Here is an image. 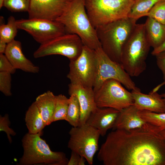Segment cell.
Listing matches in <instances>:
<instances>
[{
    "mask_svg": "<svg viewBox=\"0 0 165 165\" xmlns=\"http://www.w3.org/2000/svg\"><path fill=\"white\" fill-rule=\"evenodd\" d=\"M97 158L104 165H165V141L157 131L115 129L101 145Z\"/></svg>",
    "mask_w": 165,
    "mask_h": 165,
    "instance_id": "cell-1",
    "label": "cell"
},
{
    "mask_svg": "<svg viewBox=\"0 0 165 165\" xmlns=\"http://www.w3.org/2000/svg\"><path fill=\"white\" fill-rule=\"evenodd\" d=\"M85 2L72 0L67 10L56 20L64 25L66 33L77 35L84 45L96 50L101 46L87 13Z\"/></svg>",
    "mask_w": 165,
    "mask_h": 165,
    "instance_id": "cell-2",
    "label": "cell"
},
{
    "mask_svg": "<svg viewBox=\"0 0 165 165\" xmlns=\"http://www.w3.org/2000/svg\"><path fill=\"white\" fill-rule=\"evenodd\" d=\"M137 21L127 17L95 28L102 50L112 61L121 64L123 47Z\"/></svg>",
    "mask_w": 165,
    "mask_h": 165,
    "instance_id": "cell-3",
    "label": "cell"
},
{
    "mask_svg": "<svg viewBox=\"0 0 165 165\" xmlns=\"http://www.w3.org/2000/svg\"><path fill=\"white\" fill-rule=\"evenodd\" d=\"M150 47L145 37L144 24H136L121 55V64L130 76H138L146 70Z\"/></svg>",
    "mask_w": 165,
    "mask_h": 165,
    "instance_id": "cell-4",
    "label": "cell"
},
{
    "mask_svg": "<svg viewBox=\"0 0 165 165\" xmlns=\"http://www.w3.org/2000/svg\"><path fill=\"white\" fill-rule=\"evenodd\" d=\"M42 133H28L23 137L22 145L23 154L19 160V164L32 165H67L69 160L63 152L51 150L41 136Z\"/></svg>",
    "mask_w": 165,
    "mask_h": 165,
    "instance_id": "cell-5",
    "label": "cell"
},
{
    "mask_svg": "<svg viewBox=\"0 0 165 165\" xmlns=\"http://www.w3.org/2000/svg\"><path fill=\"white\" fill-rule=\"evenodd\" d=\"M134 0H85L86 11L93 26L128 17Z\"/></svg>",
    "mask_w": 165,
    "mask_h": 165,
    "instance_id": "cell-6",
    "label": "cell"
},
{
    "mask_svg": "<svg viewBox=\"0 0 165 165\" xmlns=\"http://www.w3.org/2000/svg\"><path fill=\"white\" fill-rule=\"evenodd\" d=\"M67 77L70 83L93 88L97 73L95 50L84 45L82 52L75 60L70 61Z\"/></svg>",
    "mask_w": 165,
    "mask_h": 165,
    "instance_id": "cell-7",
    "label": "cell"
},
{
    "mask_svg": "<svg viewBox=\"0 0 165 165\" xmlns=\"http://www.w3.org/2000/svg\"><path fill=\"white\" fill-rule=\"evenodd\" d=\"M69 134L70 137L68 148L84 157L89 165H92L94 155L98 150V141L101 136L99 131L85 124L72 127Z\"/></svg>",
    "mask_w": 165,
    "mask_h": 165,
    "instance_id": "cell-8",
    "label": "cell"
},
{
    "mask_svg": "<svg viewBox=\"0 0 165 165\" xmlns=\"http://www.w3.org/2000/svg\"><path fill=\"white\" fill-rule=\"evenodd\" d=\"M96 105L99 108H111L119 111L134 105L131 92L118 81L108 79L94 91Z\"/></svg>",
    "mask_w": 165,
    "mask_h": 165,
    "instance_id": "cell-9",
    "label": "cell"
},
{
    "mask_svg": "<svg viewBox=\"0 0 165 165\" xmlns=\"http://www.w3.org/2000/svg\"><path fill=\"white\" fill-rule=\"evenodd\" d=\"M84 45L77 35L66 33L43 44H40L34 52L35 58L53 55H60L70 61L77 59L81 54Z\"/></svg>",
    "mask_w": 165,
    "mask_h": 165,
    "instance_id": "cell-10",
    "label": "cell"
},
{
    "mask_svg": "<svg viewBox=\"0 0 165 165\" xmlns=\"http://www.w3.org/2000/svg\"><path fill=\"white\" fill-rule=\"evenodd\" d=\"M95 51L97 73L93 88L94 91L97 90L104 82L109 79L118 81L129 90H132L137 87L121 64L112 60L104 53L101 47Z\"/></svg>",
    "mask_w": 165,
    "mask_h": 165,
    "instance_id": "cell-11",
    "label": "cell"
},
{
    "mask_svg": "<svg viewBox=\"0 0 165 165\" xmlns=\"http://www.w3.org/2000/svg\"><path fill=\"white\" fill-rule=\"evenodd\" d=\"M16 24L18 29L28 32L40 44L66 33L64 25L56 20L28 18L17 20Z\"/></svg>",
    "mask_w": 165,
    "mask_h": 165,
    "instance_id": "cell-12",
    "label": "cell"
},
{
    "mask_svg": "<svg viewBox=\"0 0 165 165\" xmlns=\"http://www.w3.org/2000/svg\"><path fill=\"white\" fill-rule=\"evenodd\" d=\"M72 0H30L28 18L55 20L68 8Z\"/></svg>",
    "mask_w": 165,
    "mask_h": 165,
    "instance_id": "cell-13",
    "label": "cell"
},
{
    "mask_svg": "<svg viewBox=\"0 0 165 165\" xmlns=\"http://www.w3.org/2000/svg\"><path fill=\"white\" fill-rule=\"evenodd\" d=\"M139 111L134 105L121 110L113 129L126 130L142 129L160 132L157 127L143 119L138 113Z\"/></svg>",
    "mask_w": 165,
    "mask_h": 165,
    "instance_id": "cell-14",
    "label": "cell"
},
{
    "mask_svg": "<svg viewBox=\"0 0 165 165\" xmlns=\"http://www.w3.org/2000/svg\"><path fill=\"white\" fill-rule=\"evenodd\" d=\"M68 91L70 96L75 94L77 96L81 110L79 126L83 125L90 114L97 108L93 89L80 84L70 83L68 85Z\"/></svg>",
    "mask_w": 165,
    "mask_h": 165,
    "instance_id": "cell-15",
    "label": "cell"
},
{
    "mask_svg": "<svg viewBox=\"0 0 165 165\" xmlns=\"http://www.w3.org/2000/svg\"><path fill=\"white\" fill-rule=\"evenodd\" d=\"M119 112L112 108L97 107L90 114L85 124L97 129L101 136H104L109 129L113 128Z\"/></svg>",
    "mask_w": 165,
    "mask_h": 165,
    "instance_id": "cell-16",
    "label": "cell"
},
{
    "mask_svg": "<svg viewBox=\"0 0 165 165\" xmlns=\"http://www.w3.org/2000/svg\"><path fill=\"white\" fill-rule=\"evenodd\" d=\"M134 105L139 110H147L156 113L165 112V103L161 94L157 90L148 94L143 93L137 87L131 92Z\"/></svg>",
    "mask_w": 165,
    "mask_h": 165,
    "instance_id": "cell-17",
    "label": "cell"
},
{
    "mask_svg": "<svg viewBox=\"0 0 165 165\" xmlns=\"http://www.w3.org/2000/svg\"><path fill=\"white\" fill-rule=\"evenodd\" d=\"M5 54L16 69L32 73L39 72V67L33 64L24 54L20 41L14 39L8 43Z\"/></svg>",
    "mask_w": 165,
    "mask_h": 165,
    "instance_id": "cell-18",
    "label": "cell"
},
{
    "mask_svg": "<svg viewBox=\"0 0 165 165\" xmlns=\"http://www.w3.org/2000/svg\"><path fill=\"white\" fill-rule=\"evenodd\" d=\"M144 25L145 37L151 47L157 48L165 40V24L148 17Z\"/></svg>",
    "mask_w": 165,
    "mask_h": 165,
    "instance_id": "cell-19",
    "label": "cell"
},
{
    "mask_svg": "<svg viewBox=\"0 0 165 165\" xmlns=\"http://www.w3.org/2000/svg\"><path fill=\"white\" fill-rule=\"evenodd\" d=\"M56 95L48 90L39 95L35 101L46 126L53 122Z\"/></svg>",
    "mask_w": 165,
    "mask_h": 165,
    "instance_id": "cell-20",
    "label": "cell"
},
{
    "mask_svg": "<svg viewBox=\"0 0 165 165\" xmlns=\"http://www.w3.org/2000/svg\"><path fill=\"white\" fill-rule=\"evenodd\" d=\"M25 121L28 133L31 134L42 133L43 130L46 126L35 101L26 111Z\"/></svg>",
    "mask_w": 165,
    "mask_h": 165,
    "instance_id": "cell-21",
    "label": "cell"
},
{
    "mask_svg": "<svg viewBox=\"0 0 165 165\" xmlns=\"http://www.w3.org/2000/svg\"><path fill=\"white\" fill-rule=\"evenodd\" d=\"M128 17L137 20L140 18L147 16L152 7L162 0H134Z\"/></svg>",
    "mask_w": 165,
    "mask_h": 165,
    "instance_id": "cell-22",
    "label": "cell"
},
{
    "mask_svg": "<svg viewBox=\"0 0 165 165\" xmlns=\"http://www.w3.org/2000/svg\"><path fill=\"white\" fill-rule=\"evenodd\" d=\"M81 110L76 95L72 94L69 98V103L66 121L72 127L79 126Z\"/></svg>",
    "mask_w": 165,
    "mask_h": 165,
    "instance_id": "cell-23",
    "label": "cell"
},
{
    "mask_svg": "<svg viewBox=\"0 0 165 165\" xmlns=\"http://www.w3.org/2000/svg\"><path fill=\"white\" fill-rule=\"evenodd\" d=\"M16 21L14 16H10L8 18L6 24H0V39L7 44L14 40L18 29Z\"/></svg>",
    "mask_w": 165,
    "mask_h": 165,
    "instance_id": "cell-24",
    "label": "cell"
},
{
    "mask_svg": "<svg viewBox=\"0 0 165 165\" xmlns=\"http://www.w3.org/2000/svg\"><path fill=\"white\" fill-rule=\"evenodd\" d=\"M138 113L145 121L157 127L160 131L165 130V112L158 113L139 110Z\"/></svg>",
    "mask_w": 165,
    "mask_h": 165,
    "instance_id": "cell-25",
    "label": "cell"
},
{
    "mask_svg": "<svg viewBox=\"0 0 165 165\" xmlns=\"http://www.w3.org/2000/svg\"><path fill=\"white\" fill-rule=\"evenodd\" d=\"M55 98V105L53 122L61 120L66 121L69 98L62 94L56 95Z\"/></svg>",
    "mask_w": 165,
    "mask_h": 165,
    "instance_id": "cell-26",
    "label": "cell"
},
{
    "mask_svg": "<svg viewBox=\"0 0 165 165\" xmlns=\"http://www.w3.org/2000/svg\"><path fill=\"white\" fill-rule=\"evenodd\" d=\"M30 0H5L4 6L12 12H28Z\"/></svg>",
    "mask_w": 165,
    "mask_h": 165,
    "instance_id": "cell-27",
    "label": "cell"
},
{
    "mask_svg": "<svg viewBox=\"0 0 165 165\" xmlns=\"http://www.w3.org/2000/svg\"><path fill=\"white\" fill-rule=\"evenodd\" d=\"M147 16L165 24V0L156 3L149 11Z\"/></svg>",
    "mask_w": 165,
    "mask_h": 165,
    "instance_id": "cell-28",
    "label": "cell"
},
{
    "mask_svg": "<svg viewBox=\"0 0 165 165\" xmlns=\"http://www.w3.org/2000/svg\"><path fill=\"white\" fill-rule=\"evenodd\" d=\"M11 74L0 72V91L6 96H10L11 92Z\"/></svg>",
    "mask_w": 165,
    "mask_h": 165,
    "instance_id": "cell-29",
    "label": "cell"
},
{
    "mask_svg": "<svg viewBox=\"0 0 165 165\" xmlns=\"http://www.w3.org/2000/svg\"><path fill=\"white\" fill-rule=\"evenodd\" d=\"M10 122L9 119V115L6 114L3 116H0V131L5 132L10 143L12 142L11 136H14L16 135L15 131L10 127Z\"/></svg>",
    "mask_w": 165,
    "mask_h": 165,
    "instance_id": "cell-30",
    "label": "cell"
},
{
    "mask_svg": "<svg viewBox=\"0 0 165 165\" xmlns=\"http://www.w3.org/2000/svg\"><path fill=\"white\" fill-rule=\"evenodd\" d=\"M16 69L14 67L5 54H0V72L14 73Z\"/></svg>",
    "mask_w": 165,
    "mask_h": 165,
    "instance_id": "cell-31",
    "label": "cell"
},
{
    "mask_svg": "<svg viewBox=\"0 0 165 165\" xmlns=\"http://www.w3.org/2000/svg\"><path fill=\"white\" fill-rule=\"evenodd\" d=\"M155 56L157 65L161 71L163 79L165 81V51L157 54Z\"/></svg>",
    "mask_w": 165,
    "mask_h": 165,
    "instance_id": "cell-32",
    "label": "cell"
},
{
    "mask_svg": "<svg viewBox=\"0 0 165 165\" xmlns=\"http://www.w3.org/2000/svg\"><path fill=\"white\" fill-rule=\"evenodd\" d=\"M81 156L78 153L72 151L71 157L67 165H79Z\"/></svg>",
    "mask_w": 165,
    "mask_h": 165,
    "instance_id": "cell-33",
    "label": "cell"
},
{
    "mask_svg": "<svg viewBox=\"0 0 165 165\" xmlns=\"http://www.w3.org/2000/svg\"><path fill=\"white\" fill-rule=\"evenodd\" d=\"M163 51H165V40L159 46L153 49L151 53L152 55L155 56L157 54Z\"/></svg>",
    "mask_w": 165,
    "mask_h": 165,
    "instance_id": "cell-34",
    "label": "cell"
},
{
    "mask_svg": "<svg viewBox=\"0 0 165 165\" xmlns=\"http://www.w3.org/2000/svg\"><path fill=\"white\" fill-rule=\"evenodd\" d=\"M8 44L0 39V54H5Z\"/></svg>",
    "mask_w": 165,
    "mask_h": 165,
    "instance_id": "cell-35",
    "label": "cell"
},
{
    "mask_svg": "<svg viewBox=\"0 0 165 165\" xmlns=\"http://www.w3.org/2000/svg\"><path fill=\"white\" fill-rule=\"evenodd\" d=\"M86 161V159L83 156H81L79 162V165H84Z\"/></svg>",
    "mask_w": 165,
    "mask_h": 165,
    "instance_id": "cell-36",
    "label": "cell"
},
{
    "mask_svg": "<svg viewBox=\"0 0 165 165\" xmlns=\"http://www.w3.org/2000/svg\"><path fill=\"white\" fill-rule=\"evenodd\" d=\"M160 133L165 141V130L160 131Z\"/></svg>",
    "mask_w": 165,
    "mask_h": 165,
    "instance_id": "cell-37",
    "label": "cell"
},
{
    "mask_svg": "<svg viewBox=\"0 0 165 165\" xmlns=\"http://www.w3.org/2000/svg\"><path fill=\"white\" fill-rule=\"evenodd\" d=\"M5 0H0V9L4 6V4Z\"/></svg>",
    "mask_w": 165,
    "mask_h": 165,
    "instance_id": "cell-38",
    "label": "cell"
},
{
    "mask_svg": "<svg viewBox=\"0 0 165 165\" xmlns=\"http://www.w3.org/2000/svg\"><path fill=\"white\" fill-rule=\"evenodd\" d=\"M161 96L162 97L165 103V92L163 94H161Z\"/></svg>",
    "mask_w": 165,
    "mask_h": 165,
    "instance_id": "cell-39",
    "label": "cell"
}]
</instances>
